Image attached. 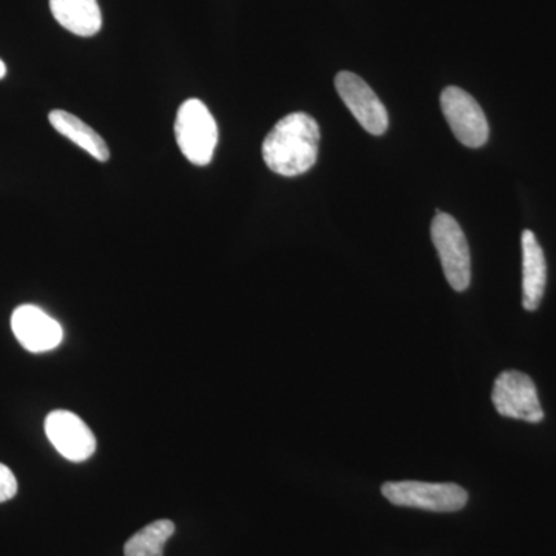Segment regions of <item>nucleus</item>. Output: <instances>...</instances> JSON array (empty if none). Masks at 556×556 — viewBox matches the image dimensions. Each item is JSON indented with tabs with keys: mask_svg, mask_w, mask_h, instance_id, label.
Masks as SVG:
<instances>
[{
	"mask_svg": "<svg viewBox=\"0 0 556 556\" xmlns=\"http://www.w3.org/2000/svg\"><path fill=\"white\" fill-rule=\"evenodd\" d=\"M320 148V129L308 113L298 112L278 121L263 142V160L274 174L298 177L313 169Z\"/></svg>",
	"mask_w": 556,
	"mask_h": 556,
	"instance_id": "1",
	"label": "nucleus"
},
{
	"mask_svg": "<svg viewBox=\"0 0 556 556\" xmlns=\"http://www.w3.org/2000/svg\"><path fill=\"white\" fill-rule=\"evenodd\" d=\"M175 137L182 155L195 164L207 166L218 144L217 121L203 101L192 98L179 105Z\"/></svg>",
	"mask_w": 556,
	"mask_h": 556,
	"instance_id": "2",
	"label": "nucleus"
},
{
	"mask_svg": "<svg viewBox=\"0 0 556 556\" xmlns=\"http://www.w3.org/2000/svg\"><path fill=\"white\" fill-rule=\"evenodd\" d=\"M431 240L450 287L457 292L466 291L471 280L470 248L459 223L452 215L438 211L431 222Z\"/></svg>",
	"mask_w": 556,
	"mask_h": 556,
	"instance_id": "3",
	"label": "nucleus"
},
{
	"mask_svg": "<svg viewBox=\"0 0 556 556\" xmlns=\"http://www.w3.org/2000/svg\"><path fill=\"white\" fill-rule=\"evenodd\" d=\"M383 496L394 506L420 508V510L448 511L463 510L468 493L457 484H433V482L399 481L382 485Z\"/></svg>",
	"mask_w": 556,
	"mask_h": 556,
	"instance_id": "4",
	"label": "nucleus"
},
{
	"mask_svg": "<svg viewBox=\"0 0 556 556\" xmlns=\"http://www.w3.org/2000/svg\"><path fill=\"white\" fill-rule=\"evenodd\" d=\"M493 405L501 416L538 424L544 419L535 382L521 371L508 369L495 380Z\"/></svg>",
	"mask_w": 556,
	"mask_h": 556,
	"instance_id": "5",
	"label": "nucleus"
},
{
	"mask_svg": "<svg viewBox=\"0 0 556 556\" xmlns=\"http://www.w3.org/2000/svg\"><path fill=\"white\" fill-rule=\"evenodd\" d=\"M441 108L457 141L471 149L482 148L489 139V123L481 105L459 87H447L441 94Z\"/></svg>",
	"mask_w": 556,
	"mask_h": 556,
	"instance_id": "6",
	"label": "nucleus"
},
{
	"mask_svg": "<svg viewBox=\"0 0 556 556\" xmlns=\"http://www.w3.org/2000/svg\"><path fill=\"white\" fill-rule=\"evenodd\" d=\"M336 89L354 118L368 134L376 137L386 134L388 129L386 105L364 79L351 72H340L336 76Z\"/></svg>",
	"mask_w": 556,
	"mask_h": 556,
	"instance_id": "7",
	"label": "nucleus"
},
{
	"mask_svg": "<svg viewBox=\"0 0 556 556\" xmlns=\"http://www.w3.org/2000/svg\"><path fill=\"white\" fill-rule=\"evenodd\" d=\"M46 433L53 447L73 463L89 459L97 450V439L89 426L65 409H56L47 416Z\"/></svg>",
	"mask_w": 556,
	"mask_h": 556,
	"instance_id": "8",
	"label": "nucleus"
},
{
	"mask_svg": "<svg viewBox=\"0 0 556 556\" xmlns=\"http://www.w3.org/2000/svg\"><path fill=\"white\" fill-rule=\"evenodd\" d=\"M11 328L21 345L31 353L54 350L64 339L61 325L35 305H22L14 309Z\"/></svg>",
	"mask_w": 556,
	"mask_h": 556,
	"instance_id": "9",
	"label": "nucleus"
},
{
	"mask_svg": "<svg viewBox=\"0 0 556 556\" xmlns=\"http://www.w3.org/2000/svg\"><path fill=\"white\" fill-rule=\"evenodd\" d=\"M522 244V306L536 311L544 298L547 283V265L543 248L532 230H525Z\"/></svg>",
	"mask_w": 556,
	"mask_h": 556,
	"instance_id": "10",
	"label": "nucleus"
},
{
	"mask_svg": "<svg viewBox=\"0 0 556 556\" xmlns=\"http://www.w3.org/2000/svg\"><path fill=\"white\" fill-rule=\"evenodd\" d=\"M50 10L58 24L73 35L90 38L101 30L98 0H50Z\"/></svg>",
	"mask_w": 556,
	"mask_h": 556,
	"instance_id": "11",
	"label": "nucleus"
},
{
	"mask_svg": "<svg viewBox=\"0 0 556 556\" xmlns=\"http://www.w3.org/2000/svg\"><path fill=\"white\" fill-rule=\"evenodd\" d=\"M50 124L54 130L60 131L62 137L75 142L80 149L86 150L94 160L105 163L110 159L108 142L101 138L98 131L87 126L78 116L65 112V110H53L49 115Z\"/></svg>",
	"mask_w": 556,
	"mask_h": 556,
	"instance_id": "12",
	"label": "nucleus"
},
{
	"mask_svg": "<svg viewBox=\"0 0 556 556\" xmlns=\"http://www.w3.org/2000/svg\"><path fill=\"white\" fill-rule=\"evenodd\" d=\"M175 533V525L169 519H159L146 526L127 541L124 546L126 556H163L164 546Z\"/></svg>",
	"mask_w": 556,
	"mask_h": 556,
	"instance_id": "13",
	"label": "nucleus"
},
{
	"mask_svg": "<svg viewBox=\"0 0 556 556\" xmlns=\"http://www.w3.org/2000/svg\"><path fill=\"white\" fill-rule=\"evenodd\" d=\"M17 493V481L9 467L0 464V503L11 500Z\"/></svg>",
	"mask_w": 556,
	"mask_h": 556,
	"instance_id": "14",
	"label": "nucleus"
},
{
	"mask_svg": "<svg viewBox=\"0 0 556 556\" xmlns=\"http://www.w3.org/2000/svg\"><path fill=\"white\" fill-rule=\"evenodd\" d=\"M7 75V65L3 64V61L0 60V79L5 78Z\"/></svg>",
	"mask_w": 556,
	"mask_h": 556,
	"instance_id": "15",
	"label": "nucleus"
}]
</instances>
